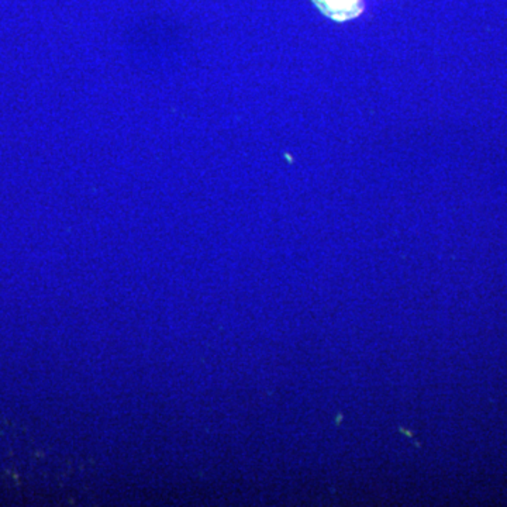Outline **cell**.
<instances>
[{"mask_svg": "<svg viewBox=\"0 0 507 507\" xmlns=\"http://www.w3.org/2000/svg\"><path fill=\"white\" fill-rule=\"evenodd\" d=\"M323 2L327 6L328 11L342 13V12L351 11V6L357 0H323Z\"/></svg>", "mask_w": 507, "mask_h": 507, "instance_id": "cell-1", "label": "cell"}]
</instances>
